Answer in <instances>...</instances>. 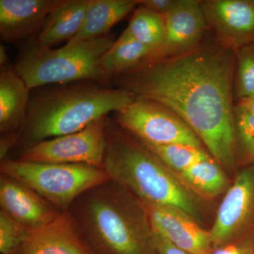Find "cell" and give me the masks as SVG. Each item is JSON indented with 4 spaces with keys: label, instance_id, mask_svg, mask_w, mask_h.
Masks as SVG:
<instances>
[{
    "label": "cell",
    "instance_id": "8fae6325",
    "mask_svg": "<svg viewBox=\"0 0 254 254\" xmlns=\"http://www.w3.org/2000/svg\"><path fill=\"white\" fill-rule=\"evenodd\" d=\"M200 4L219 43L235 53L254 43V0H204Z\"/></svg>",
    "mask_w": 254,
    "mask_h": 254
},
{
    "label": "cell",
    "instance_id": "4316f807",
    "mask_svg": "<svg viewBox=\"0 0 254 254\" xmlns=\"http://www.w3.org/2000/svg\"><path fill=\"white\" fill-rule=\"evenodd\" d=\"M153 242L158 254H190L174 245L153 229Z\"/></svg>",
    "mask_w": 254,
    "mask_h": 254
},
{
    "label": "cell",
    "instance_id": "4fadbf2b",
    "mask_svg": "<svg viewBox=\"0 0 254 254\" xmlns=\"http://www.w3.org/2000/svg\"><path fill=\"white\" fill-rule=\"evenodd\" d=\"M0 207L30 231L48 225L62 213L22 182L4 174H0Z\"/></svg>",
    "mask_w": 254,
    "mask_h": 254
},
{
    "label": "cell",
    "instance_id": "f546056e",
    "mask_svg": "<svg viewBox=\"0 0 254 254\" xmlns=\"http://www.w3.org/2000/svg\"><path fill=\"white\" fill-rule=\"evenodd\" d=\"M245 254H254V246L251 247L250 249H249Z\"/></svg>",
    "mask_w": 254,
    "mask_h": 254
},
{
    "label": "cell",
    "instance_id": "603a6c76",
    "mask_svg": "<svg viewBox=\"0 0 254 254\" xmlns=\"http://www.w3.org/2000/svg\"><path fill=\"white\" fill-rule=\"evenodd\" d=\"M234 128L237 163L244 166L254 163V115L235 105Z\"/></svg>",
    "mask_w": 254,
    "mask_h": 254
},
{
    "label": "cell",
    "instance_id": "7c38bea8",
    "mask_svg": "<svg viewBox=\"0 0 254 254\" xmlns=\"http://www.w3.org/2000/svg\"><path fill=\"white\" fill-rule=\"evenodd\" d=\"M143 205L152 228L174 245L190 254H210L214 248L210 231L179 209Z\"/></svg>",
    "mask_w": 254,
    "mask_h": 254
},
{
    "label": "cell",
    "instance_id": "e0dca14e",
    "mask_svg": "<svg viewBox=\"0 0 254 254\" xmlns=\"http://www.w3.org/2000/svg\"><path fill=\"white\" fill-rule=\"evenodd\" d=\"M92 0H62L47 17L37 40L40 44L52 48L68 42L77 34Z\"/></svg>",
    "mask_w": 254,
    "mask_h": 254
},
{
    "label": "cell",
    "instance_id": "ac0fdd59",
    "mask_svg": "<svg viewBox=\"0 0 254 254\" xmlns=\"http://www.w3.org/2000/svg\"><path fill=\"white\" fill-rule=\"evenodd\" d=\"M137 6L138 0H92L79 31L68 42L86 41L110 34L111 28Z\"/></svg>",
    "mask_w": 254,
    "mask_h": 254
},
{
    "label": "cell",
    "instance_id": "d4e9b609",
    "mask_svg": "<svg viewBox=\"0 0 254 254\" xmlns=\"http://www.w3.org/2000/svg\"><path fill=\"white\" fill-rule=\"evenodd\" d=\"M29 231L0 210V253L16 254Z\"/></svg>",
    "mask_w": 254,
    "mask_h": 254
},
{
    "label": "cell",
    "instance_id": "cb8c5ba5",
    "mask_svg": "<svg viewBox=\"0 0 254 254\" xmlns=\"http://www.w3.org/2000/svg\"><path fill=\"white\" fill-rule=\"evenodd\" d=\"M234 93L239 102L254 95V42L235 52Z\"/></svg>",
    "mask_w": 254,
    "mask_h": 254
},
{
    "label": "cell",
    "instance_id": "6da1fadb",
    "mask_svg": "<svg viewBox=\"0 0 254 254\" xmlns=\"http://www.w3.org/2000/svg\"><path fill=\"white\" fill-rule=\"evenodd\" d=\"M236 55L215 39L185 54L143 64L112 84L134 98L173 112L195 132L214 160L229 172L237 163L234 128Z\"/></svg>",
    "mask_w": 254,
    "mask_h": 254
},
{
    "label": "cell",
    "instance_id": "5b68a950",
    "mask_svg": "<svg viewBox=\"0 0 254 254\" xmlns=\"http://www.w3.org/2000/svg\"><path fill=\"white\" fill-rule=\"evenodd\" d=\"M115 42L112 35L73 43L53 49L28 38L14 65L30 90L49 85L93 82L111 86L102 67V59Z\"/></svg>",
    "mask_w": 254,
    "mask_h": 254
},
{
    "label": "cell",
    "instance_id": "52a82bcc",
    "mask_svg": "<svg viewBox=\"0 0 254 254\" xmlns=\"http://www.w3.org/2000/svg\"><path fill=\"white\" fill-rule=\"evenodd\" d=\"M119 126L145 143L203 148L201 140L180 117L163 105L134 98L111 118Z\"/></svg>",
    "mask_w": 254,
    "mask_h": 254
},
{
    "label": "cell",
    "instance_id": "f1b7e54d",
    "mask_svg": "<svg viewBox=\"0 0 254 254\" xmlns=\"http://www.w3.org/2000/svg\"><path fill=\"white\" fill-rule=\"evenodd\" d=\"M8 62H9V57H8L6 50L4 47L1 45L0 46V65H1V67H4V66L9 65Z\"/></svg>",
    "mask_w": 254,
    "mask_h": 254
},
{
    "label": "cell",
    "instance_id": "8992f818",
    "mask_svg": "<svg viewBox=\"0 0 254 254\" xmlns=\"http://www.w3.org/2000/svg\"><path fill=\"white\" fill-rule=\"evenodd\" d=\"M0 173L36 191L60 213L68 211L80 195L110 177L104 169L86 164H54L6 158Z\"/></svg>",
    "mask_w": 254,
    "mask_h": 254
},
{
    "label": "cell",
    "instance_id": "9c48e42d",
    "mask_svg": "<svg viewBox=\"0 0 254 254\" xmlns=\"http://www.w3.org/2000/svg\"><path fill=\"white\" fill-rule=\"evenodd\" d=\"M214 247L254 235V163L238 171L210 230Z\"/></svg>",
    "mask_w": 254,
    "mask_h": 254
},
{
    "label": "cell",
    "instance_id": "7a4b0ae2",
    "mask_svg": "<svg viewBox=\"0 0 254 254\" xmlns=\"http://www.w3.org/2000/svg\"><path fill=\"white\" fill-rule=\"evenodd\" d=\"M68 212L93 254H158L144 206L112 179L80 195Z\"/></svg>",
    "mask_w": 254,
    "mask_h": 254
},
{
    "label": "cell",
    "instance_id": "ba28073f",
    "mask_svg": "<svg viewBox=\"0 0 254 254\" xmlns=\"http://www.w3.org/2000/svg\"><path fill=\"white\" fill-rule=\"evenodd\" d=\"M108 117L96 120L81 131L45 140L21 150L16 160L41 163L86 164L103 168Z\"/></svg>",
    "mask_w": 254,
    "mask_h": 254
},
{
    "label": "cell",
    "instance_id": "30bf717a",
    "mask_svg": "<svg viewBox=\"0 0 254 254\" xmlns=\"http://www.w3.org/2000/svg\"><path fill=\"white\" fill-rule=\"evenodd\" d=\"M163 18L165 30L163 43L143 64L188 53L199 46L209 30L200 1L197 0H178Z\"/></svg>",
    "mask_w": 254,
    "mask_h": 254
},
{
    "label": "cell",
    "instance_id": "3957f363",
    "mask_svg": "<svg viewBox=\"0 0 254 254\" xmlns=\"http://www.w3.org/2000/svg\"><path fill=\"white\" fill-rule=\"evenodd\" d=\"M103 168L141 203L185 212L201 225V197L138 138L108 117Z\"/></svg>",
    "mask_w": 254,
    "mask_h": 254
},
{
    "label": "cell",
    "instance_id": "d6986e66",
    "mask_svg": "<svg viewBox=\"0 0 254 254\" xmlns=\"http://www.w3.org/2000/svg\"><path fill=\"white\" fill-rule=\"evenodd\" d=\"M151 50L133 39L126 31L110 47L102 59V67L110 82L119 75L140 66Z\"/></svg>",
    "mask_w": 254,
    "mask_h": 254
},
{
    "label": "cell",
    "instance_id": "2e32d148",
    "mask_svg": "<svg viewBox=\"0 0 254 254\" xmlns=\"http://www.w3.org/2000/svg\"><path fill=\"white\" fill-rule=\"evenodd\" d=\"M31 90L14 66L0 71V133L17 135L23 126L29 105Z\"/></svg>",
    "mask_w": 254,
    "mask_h": 254
},
{
    "label": "cell",
    "instance_id": "5bb4252c",
    "mask_svg": "<svg viewBox=\"0 0 254 254\" xmlns=\"http://www.w3.org/2000/svg\"><path fill=\"white\" fill-rule=\"evenodd\" d=\"M62 0H0V35L15 43L39 33L48 15Z\"/></svg>",
    "mask_w": 254,
    "mask_h": 254
},
{
    "label": "cell",
    "instance_id": "7402d4cb",
    "mask_svg": "<svg viewBox=\"0 0 254 254\" xmlns=\"http://www.w3.org/2000/svg\"><path fill=\"white\" fill-rule=\"evenodd\" d=\"M140 141L177 174L200 161L213 158L204 148L182 144L155 145Z\"/></svg>",
    "mask_w": 254,
    "mask_h": 254
},
{
    "label": "cell",
    "instance_id": "ffe728a7",
    "mask_svg": "<svg viewBox=\"0 0 254 254\" xmlns=\"http://www.w3.org/2000/svg\"><path fill=\"white\" fill-rule=\"evenodd\" d=\"M177 175L202 198H215L226 193L230 187L224 169L213 158L195 164Z\"/></svg>",
    "mask_w": 254,
    "mask_h": 254
},
{
    "label": "cell",
    "instance_id": "44dd1931",
    "mask_svg": "<svg viewBox=\"0 0 254 254\" xmlns=\"http://www.w3.org/2000/svg\"><path fill=\"white\" fill-rule=\"evenodd\" d=\"M165 30L163 16L141 6H137L125 31L133 39L149 48L152 54L161 46Z\"/></svg>",
    "mask_w": 254,
    "mask_h": 254
},
{
    "label": "cell",
    "instance_id": "9a60e30c",
    "mask_svg": "<svg viewBox=\"0 0 254 254\" xmlns=\"http://www.w3.org/2000/svg\"><path fill=\"white\" fill-rule=\"evenodd\" d=\"M16 254H93L78 235L68 211L28 232Z\"/></svg>",
    "mask_w": 254,
    "mask_h": 254
},
{
    "label": "cell",
    "instance_id": "83f0119b",
    "mask_svg": "<svg viewBox=\"0 0 254 254\" xmlns=\"http://www.w3.org/2000/svg\"><path fill=\"white\" fill-rule=\"evenodd\" d=\"M237 104L240 105L244 109L254 115V95L248 99L239 102Z\"/></svg>",
    "mask_w": 254,
    "mask_h": 254
},
{
    "label": "cell",
    "instance_id": "484cf974",
    "mask_svg": "<svg viewBox=\"0 0 254 254\" xmlns=\"http://www.w3.org/2000/svg\"><path fill=\"white\" fill-rule=\"evenodd\" d=\"M177 1L178 0H138V6L163 16L173 9Z\"/></svg>",
    "mask_w": 254,
    "mask_h": 254
},
{
    "label": "cell",
    "instance_id": "277c9868",
    "mask_svg": "<svg viewBox=\"0 0 254 254\" xmlns=\"http://www.w3.org/2000/svg\"><path fill=\"white\" fill-rule=\"evenodd\" d=\"M45 90L30 100L16 146L19 151L50 138L81 131L134 98L123 88L83 81Z\"/></svg>",
    "mask_w": 254,
    "mask_h": 254
}]
</instances>
